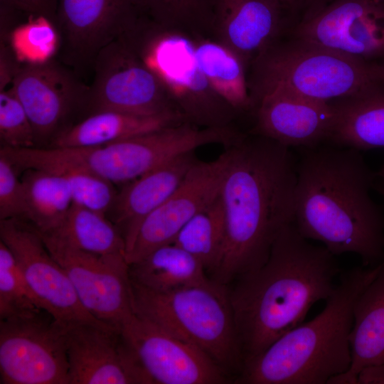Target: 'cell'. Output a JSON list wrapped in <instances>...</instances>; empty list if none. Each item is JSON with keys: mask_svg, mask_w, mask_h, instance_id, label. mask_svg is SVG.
Here are the masks:
<instances>
[{"mask_svg": "<svg viewBox=\"0 0 384 384\" xmlns=\"http://www.w3.org/2000/svg\"><path fill=\"white\" fill-rule=\"evenodd\" d=\"M378 68L381 78L384 80V60L378 63Z\"/></svg>", "mask_w": 384, "mask_h": 384, "instance_id": "cell-40", "label": "cell"}, {"mask_svg": "<svg viewBox=\"0 0 384 384\" xmlns=\"http://www.w3.org/2000/svg\"><path fill=\"white\" fill-rule=\"evenodd\" d=\"M25 195L18 170L5 156L0 154V220L22 219Z\"/></svg>", "mask_w": 384, "mask_h": 384, "instance_id": "cell-35", "label": "cell"}, {"mask_svg": "<svg viewBox=\"0 0 384 384\" xmlns=\"http://www.w3.org/2000/svg\"><path fill=\"white\" fill-rule=\"evenodd\" d=\"M211 37L235 52L247 70L293 23L277 0H211Z\"/></svg>", "mask_w": 384, "mask_h": 384, "instance_id": "cell-19", "label": "cell"}, {"mask_svg": "<svg viewBox=\"0 0 384 384\" xmlns=\"http://www.w3.org/2000/svg\"><path fill=\"white\" fill-rule=\"evenodd\" d=\"M70 384H154L122 331L100 320L62 322Z\"/></svg>", "mask_w": 384, "mask_h": 384, "instance_id": "cell-14", "label": "cell"}, {"mask_svg": "<svg viewBox=\"0 0 384 384\" xmlns=\"http://www.w3.org/2000/svg\"><path fill=\"white\" fill-rule=\"evenodd\" d=\"M0 154L8 158L17 169H43L60 176L67 181L75 203L106 215L114 204L118 191L113 183L63 159L51 146L21 149L1 146Z\"/></svg>", "mask_w": 384, "mask_h": 384, "instance_id": "cell-22", "label": "cell"}, {"mask_svg": "<svg viewBox=\"0 0 384 384\" xmlns=\"http://www.w3.org/2000/svg\"><path fill=\"white\" fill-rule=\"evenodd\" d=\"M131 282L158 292L208 284L212 281L203 265L178 245H163L129 265Z\"/></svg>", "mask_w": 384, "mask_h": 384, "instance_id": "cell-27", "label": "cell"}, {"mask_svg": "<svg viewBox=\"0 0 384 384\" xmlns=\"http://www.w3.org/2000/svg\"><path fill=\"white\" fill-rule=\"evenodd\" d=\"M351 363L330 384H357L364 368L384 363V260L379 272L357 299L350 334Z\"/></svg>", "mask_w": 384, "mask_h": 384, "instance_id": "cell-23", "label": "cell"}, {"mask_svg": "<svg viewBox=\"0 0 384 384\" xmlns=\"http://www.w3.org/2000/svg\"><path fill=\"white\" fill-rule=\"evenodd\" d=\"M277 1L286 11L294 27L299 22L314 15L333 0Z\"/></svg>", "mask_w": 384, "mask_h": 384, "instance_id": "cell-37", "label": "cell"}, {"mask_svg": "<svg viewBox=\"0 0 384 384\" xmlns=\"http://www.w3.org/2000/svg\"><path fill=\"white\" fill-rule=\"evenodd\" d=\"M0 238L43 309L60 322L98 320L82 306L65 270L31 224L20 218L0 220Z\"/></svg>", "mask_w": 384, "mask_h": 384, "instance_id": "cell-16", "label": "cell"}, {"mask_svg": "<svg viewBox=\"0 0 384 384\" xmlns=\"http://www.w3.org/2000/svg\"><path fill=\"white\" fill-rule=\"evenodd\" d=\"M255 111L257 122L251 133L289 148H311L328 140L336 117L332 103L277 89L263 94Z\"/></svg>", "mask_w": 384, "mask_h": 384, "instance_id": "cell-20", "label": "cell"}, {"mask_svg": "<svg viewBox=\"0 0 384 384\" xmlns=\"http://www.w3.org/2000/svg\"><path fill=\"white\" fill-rule=\"evenodd\" d=\"M224 238V211L219 195L187 222L172 243L195 257L210 276L221 255Z\"/></svg>", "mask_w": 384, "mask_h": 384, "instance_id": "cell-30", "label": "cell"}, {"mask_svg": "<svg viewBox=\"0 0 384 384\" xmlns=\"http://www.w3.org/2000/svg\"><path fill=\"white\" fill-rule=\"evenodd\" d=\"M0 90L6 89L16 75L22 65L16 58L8 43L1 41Z\"/></svg>", "mask_w": 384, "mask_h": 384, "instance_id": "cell-38", "label": "cell"}, {"mask_svg": "<svg viewBox=\"0 0 384 384\" xmlns=\"http://www.w3.org/2000/svg\"><path fill=\"white\" fill-rule=\"evenodd\" d=\"M0 139L1 146H36L31 122L11 87L0 92Z\"/></svg>", "mask_w": 384, "mask_h": 384, "instance_id": "cell-34", "label": "cell"}, {"mask_svg": "<svg viewBox=\"0 0 384 384\" xmlns=\"http://www.w3.org/2000/svg\"><path fill=\"white\" fill-rule=\"evenodd\" d=\"M32 125L36 146L50 144L85 113L89 85L55 58L23 64L11 86Z\"/></svg>", "mask_w": 384, "mask_h": 384, "instance_id": "cell-13", "label": "cell"}, {"mask_svg": "<svg viewBox=\"0 0 384 384\" xmlns=\"http://www.w3.org/2000/svg\"><path fill=\"white\" fill-rule=\"evenodd\" d=\"M384 384V363L364 368L358 373L357 384Z\"/></svg>", "mask_w": 384, "mask_h": 384, "instance_id": "cell-39", "label": "cell"}, {"mask_svg": "<svg viewBox=\"0 0 384 384\" xmlns=\"http://www.w3.org/2000/svg\"><path fill=\"white\" fill-rule=\"evenodd\" d=\"M378 176H379L383 181V184L381 185V186L384 188V166L381 168V169L376 174Z\"/></svg>", "mask_w": 384, "mask_h": 384, "instance_id": "cell-41", "label": "cell"}, {"mask_svg": "<svg viewBox=\"0 0 384 384\" xmlns=\"http://www.w3.org/2000/svg\"><path fill=\"white\" fill-rule=\"evenodd\" d=\"M226 151L220 191L224 243L210 278L228 287L262 266L280 230L293 222L297 162L289 147L252 133Z\"/></svg>", "mask_w": 384, "mask_h": 384, "instance_id": "cell-1", "label": "cell"}, {"mask_svg": "<svg viewBox=\"0 0 384 384\" xmlns=\"http://www.w3.org/2000/svg\"><path fill=\"white\" fill-rule=\"evenodd\" d=\"M380 265L341 273L321 312L245 361L235 383L325 384L347 371L351 363L349 338L354 305Z\"/></svg>", "mask_w": 384, "mask_h": 384, "instance_id": "cell-4", "label": "cell"}, {"mask_svg": "<svg viewBox=\"0 0 384 384\" xmlns=\"http://www.w3.org/2000/svg\"><path fill=\"white\" fill-rule=\"evenodd\" d=\"M58 0H0L4 6L23 14L26 17L43 16L55 23Z\"/></svg>", "mask_w": 384, "mask_h": 384, "instance_id": "cell-36", "label": "cell"}, {"mask_svg": "<svg viewBox=\"0 0 384 384\" xmlns=\"http://www.w3.org/2000/svg\"><path fill=\"white\" fill-rule=\"evenodd\" d=\"M5 41L21 64L38 63L55 58L58 35L55 25L43 16H31L19 24Z\"/></svg>", "mask_w": 384, "mask_h": 384, "instance_id": "cell-31", "label": "cell"}, {"mask_svg": "<svg viewBox=\"0 0 384 384\" xmlns=\"http://www.w3.org/2000/svg\"><path fill=\"white\" fill-rule=\"evenodd\" d=\"M250 69L248 88L255 110L263 94L276 89L331 103L384 87L378 63L358 60L290 34L265 50Z\"/></svg>", "mask_w": 384, "mask_h": 384, "instance_id": "cell-5", "label": "cell"}, {"mask_svg": "<svg viewBox=\"0 0 384 384\" xmlns=\"http://www.w3.org/2000/svg\"><path fill=\"white\" fill-rule=\"evenodd\" d=\"M43 309L28 287L16 260L0 240V320Z\"/></svg>", "mask_w": 384, "mask_h": 384, "instance_id": "cell-33", "label": "cell"}, {"mask_svg": "<svg viewBox=\"0 0 384 384\" xmlns=\"http://www.w3.org/2000/svg\"><path fill=\"white\" fill-rule=\"evenodd\" d=\"M227 160L225 150L215 160L198 161L178 189L144 218L126 254L129 265L172 243L187 222L219 196Z\"/></svg>", "mask_w": 384, "mask_h": 384, "instance_id": "cell-18", "label": "cell"}, {"mask_svg": "<svg viewBox=\"0 0 384 384\" xmlns=\"http://www.w3.org/2000/svg\"><path fill=\"white\" fill-rule=\"evenodd\" d=\"M21 179L25 195L22 219L41 233L52 231L73 203L67 181L56 174L38 169L23 170Z\"/></svg>", "mask_w": 384, "mask_h": 384, "instance_id": "cell-29", "label": "cell"}, {"mask_svg": "<svg viewBox=\"0 0 384 384\" xmlns=\"http://www.w3.org/2000/svg\"><path fill=\"white\" fill-rule=\"evenodd\" d=\"M241 133L231 126L200 127L189 122L92 147H63L70 161L115 183H127L187 152L211 144L226 148Z\"/></svg>", "mask_w": 384, "mask_h": 384, "instance_id": "cell-8", "label": "cell"}, {"mask_svg": "<svg viewBox=\"0 0 384 384\" xmlns=\"http://www.w3.org/2000/svg\"><path fill=\"white\" fill-rule=\"evenodd\" d=\"M131 291L137 315L199 348L227 373L240 374L244 359L228 287L212 280L158 292L131 282Z\"/></svg>", "mask_w": 384, "mask_h": 384, "instance_id": "cell-6", "label": "cell"}, {"mask_svg": "<svg viewBox=\"0 0 384 384\" xmlns=\"http://www.w3.org/2000/svg\"><path fill=\"white\" fill-rule=\"evenodd\" d=\"M331 103L336 117L327 141L359 151L384 148V87Z\"/></svg>", "mask_w": 384, "mask_h": 384, "instance_id": "cell-25", "label": "cell"}, {"mask_svg": "<svg viewBox=\"0 0 384 384\" xmlns=\"http://www.w3.org/2000/svg\"><path fill=\"white\" fill-rule=\"evenodd\" d=\"M146 16L143 0H58L55 58L82 79L105 46Z\"/></svg>", "mask_w": 384, "mask_h": 384, "instance_id": "cell-10", "label": "cell"}, {"mask_svg": "<svg viewBox=\"0 0 384 384\" xmlns=\"http://www.w3.org/2000/svg\"><path fill=\"white\" fill-rule=\"evenodd\" d=\"M338 272L327 248L311 244L293 222L285 225L266 262L228 287L244 363L301 324L316 302L327 299Z\"/></svg>", "mask_w": 384, "mask_h": 384, "instance_id": "cell-3", "label": "cell"}, {"mask_svg": "<svg viewBox=\"0 0 384 384\" xmlns=\"http://www.w3.org/2000/svg\"><path fill=\"white\" fill-rule=\"evenodd\" d=\"M289 34L358 60L382 62L384 1L333 0Z\"/></svg>", "mask_w": 384, "mask_h": 384, "instance_id": "cell-15", "label": "cell"}, {"mask_svg": "<svg viewBox=\"0 0 384 384\" xmlns=\"http://www.w3.org/2000/svg\"><path fill=\"white\" fill-rule=\"evenodd\" d=\"M377 175L359 150L304 148L297 162L293 223L334 256L355 253L364 267L384 260V215L370 191Z\"/></svg>", "mask_w": 384, "mask_h": 384, "instance_id": "cell-2", "label": "cell"}, {"mask_svg": "<svg viewBox=\"0 0 384 384\" xmlns=\"http://www.w3.org/2000/svg\"><path fill=\"white\" fill-rule=\"evenodd\" d=\"M382 1H384V0H382Z\"/></svg>", "mask_w": 384, "mask_h": 384, "instance_id": "cell-43", "label": "cell"}, {"mask_svg": "<svg viewBox=\"0 0 384 384\" xmlns=\"http://www.w3.org/2000/svg\"><path fill=\"white\" fill-rule=\"evenodd\" d=\"M378 190L384 197V188L381 186H378Z\"/></svg>", "mask_w": 384, "mask_h": 384, "instance_id": "cell-42", "label": "cell"}, {"mask_svg": "<svg viewBox=\"0 0 384 384\" xmlns=\"http://www.w3.org/2000/svg\"><path fill=\"white\" fill-rule=\"evenodd\" d=\"M48 250L67 273L82 306L95 319L122 327L134 314L125 256H100L41 233Z\"/></svg>", "mask_w": 384, "mask_h": 384, "instance_id": "cell-12", "label": "cell"}, {"mask_svg": "<svg viewBox=\"0 0 384 384\" xmlns=\"http://www.w3.org/2000/svg\"><path fill=\"white\" fill-rule=\"evenodd\" d=\"M187 122L178 112L143 115L116 110L92 113L60 132L50 146L92 147Z\"/></svg>", "mask_w": 384, "mask_h": 384, "instance_id": "cell-24", "label": "cell"}, {"mask_svg": "<svg viewBox=\"0 0 384 384\" xmlns=\"http://www.w3.org/2000/svg\"><path fill=\"white\" fill-rule=\"evenodd\" d=\"M198 161L194 151L185 153L127 183L117 192L107 216L121 231L126 254L144 218L178 189Z\"/></svg>", "mask_w": 384, "mask_h": 384, "instance_id": "cell-21", "label": "cell"}, {"mask_svg": "<svg viewBox=\"0 0 384 384\" xmlns=\"http://www.w3.org/2000/svg\"><path fill=\"white\" fill-rule=\"evenodd\" d=\"M123 36L188 122L200 127L230 126L237 112L215 92L201 70L192 33L145 16Z\"/></svg>", "mask_w": 384, "mask_h": 384, "instance_id": "cell-7", "label": "cell"}, {"mask_svg": "<svg viewBox=\"0 0 384 384\" xmlns=\"http://www.w3.org/2000/svg\"><path fill=\"white\" fill-rule=\"evenodd\" d=\"M121 331L154 383L228 381L227 372L201 349L135 313Z\"/></svg>", "mask_w": 384, "mask_h": 384, "instance_id": "cell-17", "label": "cell"}, {"mask_svg": "<svg viewBox=\"0 0 384 384\" xmlns=\"http://www.w3.org/2000/svg\"><path fill=\"white\" fill-rule=\"evenodd\" d=\"M43 234L86 252L126 257L125 240L117 226L105 214L75 203L56 228Z\"/></svg>", "mask_w": 384, "mask_h": 384, "instance_id": "cell-28", "label": "cell"}, {"mask_svg": "<svg viewBox=\"0 0 384 384\" xmlns=\"http://www.w3.org/2000/svg\"><path fill=\"white\" fill-rule=\"evenodd\" d=\"M201 70L215 92L237 112L254 110L242 59L220 41L192 33Z\"/></svg>", "mask_w": 384, "mask_h": 384, "instance_id": "cell-26", "label": "cell"}, {"mask_svg": "<svg viewBox=\"0 0 384 384\" xmlns=\"http://www.w3.org/2000/svg\"><path fill=\"white\" fill-rule=\"evenodd\" d=\"M154 22L191 33H209L211 0H143Z\"/></svg>", "mask_w": 384, "mask_h": 384, "instance_id": "cell-32", "label": "cell"}, {"mask_svg": "<svg viewBox=\"0 0 384 384\" xmlns=\"http://www.w3.org/2000/svg\"><path fill=\"white\" fill-rule=\"evenodd\" d=\"M1 384H70L62 322L44 309L0 320Z\"/></svg>", "mask_w": 384, "mask_h": 384, "instance_id": "cell-9", "label": "cell"}, {"mask_svg": "<svg viewBox=\"0 0 384 384\" xmlns=\"http://www.w3.org/2000/svg\"><path fill=\"white\" fill-rule=\"evenodd\" d=\"M92 73L84 117L102 110L143 115L180 112L124 36L99 53Z\"/></svg>", "mask_w": 384, "mask_h": 384, "instance_id": "cell-11", "label": "cell"}]
</instances>
